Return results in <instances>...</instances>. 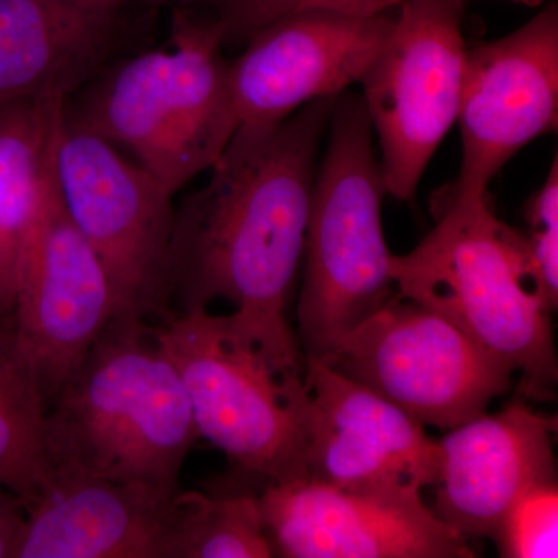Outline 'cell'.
I'll list each match as a JSON object with an SVG mask.
<instances>
[{
  "label": "cell",
  "instance_id": "1",
  "mask_svg": "<svg viewBox=\"0 0 558 558\" xmlns=\"http://www.w3.org/2000/svg\"><path fill=\"white\" fill-rule=\"evenodd\" d=\"M337 97L307 102L271 130L234 132L207 185L175 211L174 312L229 301L242 328L292 368H304V355L286 314L303 264L318 149Z\"/></svg>",
  "mask_w": 558,
  "mask_h": 558
},
{
  "label": "cell",
  "instance_id": "2",
  "mask_svg": "<svg viewBox=\"0 0 558 558\" xmlns=\"http://www.w3.org/2000/svg\"><path fill=\"white\" fill-rule=\"evenodd\" d=\"M487 194H435V227L391 256L399 299L438 312L521 374L519 396L554 398L558 362L553 312L527 240L499 220Z\"/></svg>",
  "mask_w": 558,
  "mask_h": 558
},
{
  "label": "cell",
  "instance_id": "3",
  "mask_svg": "<svg viewBox=\"0 0 558 558\" xmlns=\"http://www.w3.org/2000/svg\"><path fill=\"white\" fill-rule=\"evenodd\" d=\"M197 439L185 385L145 319L113 318L47 411L49 476L178 490Z\"/></svg>",
  "mask_w": 558,
  "mask_h": 558
},
{
  "label": "cell",
  "instance_id": "4",
  "mask_svg": "<svg viewBox=\"0 0 558 558\" xmlns=\"http://www.w3.org/2000/svg\"><path fill=\"white\" fill-rule=\"evenodd\" d=\"M222 44L218 20L180 13L171 50L131 58L65 113L175 194L215 167L236 132Z\"/></svg>",
  "mask_w": 558,
  "mask_h": 558
},
{
  "label": "cell",
  "instance_id": "5",
  "mask_svg": "<svg viewBox=\"0 0 558 558\" xmlns=\"http://www.w3.org/2000/svg\"><path fill=\"white\" fill-rule=\"evenodd\" d=\"M312 189L296 303L304 359L330 348L398 295L381 226L387 196L362 95L340 94Z\"/></svg>",
  "mask_w": 558,
  "mask_h": 558
},
{
  "label": "cell",
  "instance_id": "6",
  "mask_svg": "<svg viewBox=\"0 0 558 558\" xmlns=\"http://www.w3.org/2000/svg\"><path fill=\"white\" fill-rule=\"evenodd\" d=\"M154 332L185 385L199 438L266 484L306 478L304 368L271 357L231 314L172 312Z\"/></svg>",
  "mask_w": 558,
  "mask_h": 558
},
{
  "label": "cell",
  "instance_id": "7",
  "mask_svg": "<svg viewBox=\"0 0 558 558\" xmlns=\"http://www.w3.org/2000/svg\"><path fill=\"white\" fill-rule=\"evenodd\" d=\"M53 180L62 207L108 274L117 317L170 318L174 194L68 113L54 146Z\"/></svg>",
  "mask_w": 558,
  "mask_h": 558
},
{
  "label": "cell",
  "instance_id": "8",
  "mask_svg": "<svg viewBox=\"0 0 558 558\" xmlns=\"http://www.w3.org/2000/svg\"><path fill=\"white\" fill-rule=\"evenodd\" d=\"M318 360L446 432L487 413L512 387L501 360L438 312L398 295Z\"/></svg>",
  "mask_w": 558,
  "mask_h": 558
},
{
  "label": "cell",
  "instance_id": "9",
  "mask_svg": "<svg viewBox=\"0 0 558 558\" xmlns=\"http://www.w3.org/2000/svg\"><path fill=\"white\" fill-rule=\"evenodd\" d=\"M468 0H407L363 78V105L380 145L385 189L416 196L440 143L458 121L464 83Z\"/></svg>",
  "mask_w": 558,
  "mask_h": 558
},
{
  "label": "cell",
  "instance_id": "10",
  "mask_svg": "<svg viewBox=\"0 0 558 558\" xmlns=\"http://www.w3.org/2000/svg\"><path fill=\"white\" fill-rule=\"evenodd\" d=\"M462 161L444 197L487 194L501 168L532 140L557 130L558 7L519 31L468 50L458 113Z\"/></svg>",
  "mask_w": 558,
  "mask_h": 558
},
{
  "label": "cell",
  "instance_id": "11",
  "mask_svg": "<svg viewBox=\"0 0 558 558\" xmlns=\"http://www.w3.org/2000/svg\"><path fill=\"white\" fill-rule=\"evenodd\" d=\"M108 274L51 182L22 259L13 325L47 411L117 317Z\"/></svg>",
  "mask_w": 558,
  "mask_h": 558
},
{
  "label": "cell",
  "instance_id": "12",
  "mask_svg": "<svg viewBox=\"0 0 558 558\" xmlns=\"http://www.w3.org/2000/svg\"><path fill=\"white\" fill-rule=\"evenodd\" d=\"M306 478L389 498L435 486L439 440L416 418L323 363L304 359Z\"/></svg>",
  "mask_w": 558,
  "mask_h": 558
},
{
  "label": "cell",
  "instance_id": "13",
  "mask_svg": "<svg viewBox=\"0 0 558 558\" xmlns=\"http://www.w3.org/2000/svg\"><path fill=\"white\" fill-rule=\"evenodd\" d=\"M396 10L374 16L296 11L264 25L229 65L236 131H267L307 102L360 83L387 40Z\"/></svg>",
  "mask_w": 558,
  "mask_h": 558
},
{
  "label": "cell",
  "instance_id": "14",
  "mask_svg": "<svg viewBox=\"0 0 558 558\" xmlns=\"http://www.w3.org/2000/svg\"><path fill=\"white\" fill-rule=\"evenodd\" d=\"M258 497L275 556L476 557L469 539L422 498L359 494L311 478L266 484Z\"/></svg>",
  "mask_w": 558,
  "mask_h": 558
},
{
  "label": "cell",
  "instance_id": "15",
  "mask_svg": "<svg viewBox=\"0 0 558 558\" xmlns=\"http://www.w3.org/2000/svg\"><path fill=\"white\" fill-rule=\"evenodd\" d=\"M556 418L517 395L498 413L449 429L439 440L433 512L465 538H494L513 502L556 480Z\"/></svg>",
  "mask_w": 558,
  "mask_h": 558
},
{
  "label": "cell",
  "instance_id": "16",
  "mask_svg": "<svg viewBox=\"0 0 558 558\" xmlns=\"http://www.w3.org/2000/svg\"><path fill=\"white\" fill-rule=\"evenodd\" d=\"M179 521V488L50 475L16 558H172Z\"/></svg>",
  "mask_w": 558,
  "mask_h": 558
},
{
  "label": "cell",
  "instance_id": "17",
  "mask_svg": "<svg viewBox=\"0 0 558 558\" xmlns=\"http://www.w3.org/2000/svg\"><path fill=\"white\" fill-rule=\"evenodd\" d=\"M123 35L113 0H0V108L68 100L100 75Z\"/></svg>",
  "mask_w": 558,
  "mask_h": 558
},
{
  "label": "cell",
  "instance_id": "18",
  "mask_svg": "<svg viewBox=\"0 0 558 558\" xmlns=\"http://www.w3.org/2000/svg\"><path fill=\"white\" fill-rule=\"evenodd\" d=\"M68 100L0 108V315L13 318L22 259L53 182L54 146Z\"/></svg>",
  "mask_w": 558,
  "mask_h": 558
},
{
  "label": "cell",
  "instance_id": "19",
  "mask_svg": "<svg viewBox=\"0 0 558 558\" xmlns=\"http://www.w3.org/2000/svg\"><path fill=\"white\" fill-rule=\"evenodd\" d=\"M47 407L13 318L0 315V487L27 510L49 481Z\"/></svg>",
  "mask_w": 558,
  "mask_h": 558
},
{
  "label": "cell",
  "instance_id": "20",
  "mask_svg": "<svg viewBox=\"0 0 558 558\" xmlns=\"http://www.w3.org/2000/svg\"><path fill=\"white\" fill-rule=\"evenodd\" d=\"M274 545L259 497L180 492V521L172 558H269Z\"/></svg>",
  "mask_w": 558,
  "mask_h": 558
},
{
  "label": "cell",
  "instance_id": "21",
  "mask_svg": "<svg viewBox=\"0 0 558 558\" xmlns=\"http://www.w3.org/2000/svg\"><path fill=\"white\" fill-rule=\"evenodd\" d=\"M499 554L508 558L558 556L557 481L532 487L513 502L494 538Z\"/></svg>",
  "mask_w": 558,
  "mask_h": 558
},
{
  "label": "cell",
  "instance_id": "22",
  "mask_svg": "<svg viewBox=\"0 0 558 558\" xmlns=\"http://www.w3.org/2000/svg\"><path fill=\"white\" fill-rule=\"evenodd\" d=\"M407 0H218L220 27L223 43L227 40H247L253 33L278 17L296 11L323 9L354 14V16H374L387 13L405 3ZM524 7L542 5L543 0H508Z\"/></svg>",
  "mask_w": 558,
  "mask_h": 558
},
{
  "label": "cell",
  "instance_id": "23",
  "mask_svg": "<svg viewBox=\"0 0 558 558\" xmlns=\"http://www.w3.org/2000/svg\"><path fill=\"white\" fill-rule=\"evenodd\" d=\"M529 248L534 256L550 306H558V160L554 157L542 189L529 197L524 209Z\"/></svg>",
  "mask_w": 558,
  "mask_h": 558
},
{
  "label": "cell",
  "instance_id": "24",
  "mask_svg": "<svg viewBox=\"0 0 558 558\" xmlns=\"http://www.w3.org/2000/svg\"><path fill=\"white\" fill-rule=\"evenodd\" d=\"M27 510L20 498L0 487V558H16Z\"/></svg>",
  "mask_w": 558,
  "mask_h": 558
}]
</instances>
